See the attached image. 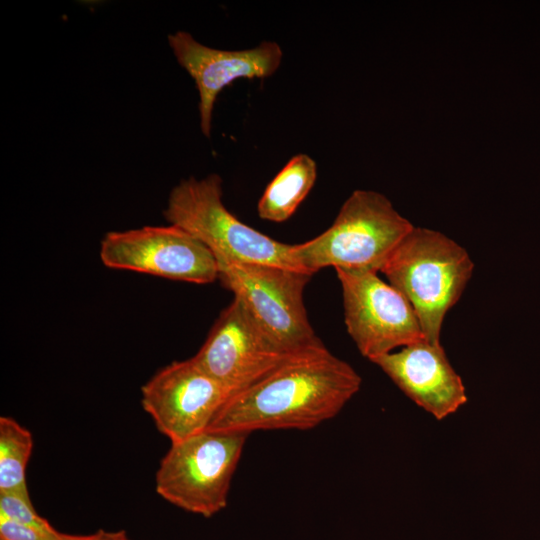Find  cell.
Masks as SVG:
<instances>
[{
    "mask_svg": "<svg viewBox=\"0 0 540 540\" xmlns=\"http://www.w3.org/2000/svg\"><path fill=\"white\" fill-rule=\"evenodd\" d=\"M354 368L325 345L288 355L232 395L208 427L214 432L307 430L334 418L360 390Z\"/></svg>",
    "mask_w": 540,
    "mask_h": 540,
    "instance_id": "1",
    "label": "cell"
},
{
    "mask_svg": "<svg viewBox=\"0 0 540 540\" xmlns=\"http://www.w3.org/2000/svg\"><path fill=\"white\" fill-rule=\"evenodd\" d=\"M473 270L464 247L439 231L414 227L380 272L410 302L425 339L440 343L444 318L460 299Z\"/></svg>",
    "mask_w": 540,
    "mask_h": 540,
    "instance_id": "2",
    "label": "cell"
},
{
    "mask_svg": "<svg viewBox=\"0 0 540 540\" xmlns=\"http://www.w3.org/2000/svg\"><path fill=\"white\" fill-rule=\"evenodd\" d=\"M413 228L385 195L357 189L345 200L333 224L313 239L293 244V254L299 266L312 275L330 266L380 272Z\"/></svg>",
    "mask_w": 540,
    "mask_h": 540,
    "instance_id": "3",
    "label": "cell"
},
{
    "mask_svg": "<svg viewBox=\"0 0 540 540\" xmlns=\"http://www.w3.org/2000/svg\"><path fill=\"white\" fill-rule=\"evenodd\" d=\"M222 196V179L218 174L203 179L190 177L171 190L163 214L170 224L200 240L217 262L304 271L294 257L293 245L272 239L240 221L225 207Z\"/></svg>",
    "mask_w": 540,
    "mask_h": 540,
    "instance_id": "4",
    "label": "cell"
},
{
    "mask_svg": "<svg viewBox=\"0 0 540 540\" xmlns=\"http://www.w3.org/2000/svg\"><path fill=\"white\" fill-rule=\"evenodd\" d=\"M247 436L206 430L171 443L155 475L156 492L187 512L206 518L219 513Z\"/></svg>",
    "mask_w": 540,
    "mask_h": 540,
    "instance_id": "5",
    "label": "cell"
},
{
    "mask_svg": "<svg viewBox=\"0 0 540 540\" xmlns=\"http://www.w3.org/2000/svg\"><path fill=\"white\" fill-rule=\"evenodd\" d=\"M217 263L223 286L244 303L287 354L323 345L308 320L303 300L312 274L273 265Z\"/></svg>",
    "mask_w": 540,
    "mask_h": 540,
    "instance_id": "6",
    "label": "cell"
},
{
    "mask_svg": "<svg viewBox=\"0 0 540 540\" xmlns=\"http://www.w3.org/2000/svg\"><path fill=\"white\" fill-rule=\"evenodd\" d=\"M335 271L342 289L347 332L365 358L372 361L425 339L410 302L378 272Z\"/></svg>",
    "mask_w": 540,
    "mask_h": 540,
    "instance_id": "7",
    "label": "cell"
},
{
    "mask_svg": "<svg viewBox=\"0 0 540 540\" xmlns=\"http://www.w3.org/2000/svg\"><path fill=\"white\" fill-rule=\"evenodd\" d=\"M100 259L111 269L195 284H209L219 277L210 249L172 224L109 232L101 241Z\"/></svg>",
    "mask_w": 540,
    "mask_h": 540,
    "instance_id": "8",
    "label": "cell"
},
{
    "mask_svg": "<svg viewBox=\"0 0 540 540\" xmlns=\"http://www.w3.org/2000/svg\"><path fill=\"white\" fill-rule=\"evenodd\" d=\"M288 355L234 297L193 359L234 395L268 374Z\"/></svg>",
    "mask_w": 540,
    "mask_h": 540,
    "instance_id": "9",
    "label": "cell"
},
{
    "mask_svg": "<svg viewBox=\"0 0 540 540\" xmlns=\"http://www.w3.org/2000/svg\"><path fill=\"white\" fill-rule=\"evenodd\" d=\"M231 393L193 357L157 371L141 388V404L171 443L206 431Z\"/></svg>",
    "mask_w": 540,
    "mask_h": 540,
    "instance_id": "10",
    "label": "cell"
},
{
    "mask_svg": "<svg viewBox=\"0 0 540 540\" xmlns=\"http://www.w3.org/2000/svg\"><path fill=\"white\" fill-rule=\"evenodd\" d=\"M178 63L194 79L199 92L202 133L209 137L214 104L219 93L239 78H266L279 68L283 52L278 43L263 41L254 48L220 50L178 31L168 37Z\"/></svg>",
    "mask_w": 540,
    "mask_h": 540,
    "instance_id": "11",
    "label": "cell"
},
{
    "mask_svg": "<svg viewBox=\"0 0 540 540\" xmlns=\"http://www.w3.org/2000/svg\"><path fill=\"white\" fill-rule=\"evenodd\" d=\"M377 365L414 403L437 420L456 413L467 402L461 377L441 343L422 340L376 357Z\"/></svg>",
    "mask_w": 540,
    "mask_h": 540,
    "instance_id": "12",
    "label": "cell"
},
{
    "mask_svg": "<svg viewBox=\"0 0 540 540\" xmlns=\"http://www.w3.org/2000/svg\"><path fill=\"white\" fill-rule=\"evenodd\" d=\"M317 165L307 154L293 156L264 190L257 205L261 219L281 223L288 220L313 188Z\"/></svg>",
    "mask_w": 540,
    "mask_h": 540,
    "instance_id": "13",
    "label": "cell"
},
{
    "mask_svg": "<svg viewBox=\"0 0 540 540\" xmlns=\"http://www.w3.org/2000/svg\"><path fill=\"white\" fill-rule=\"evenodd\" d=\"M33 448L31 432L8 416L0 417V492L30 497L26 468Z\"/></svg>",
    "mask_w": 540,
    "mask_h": 540,
    "instance_id": "14",
    "label": "cell"
},
{
    "mask_svg": "<svg viewBox=\"0 0 540 540\" xmlns=\"http://www.w3.org/2000/svg\"><path fill=\"white\" fill-rule=\"evenodd\" d=\"M0 515L19 524L52 532L56 529L33 507L30 497L17 493L0 492Z\"/></svg>",
    "mask_w": 540,
    "mask_h": 540,
    "instance_id": "15",
    "label": "cell"
},
{
    "mask_svg": "<svg viewBox=\"0 0 540 540\" xmlns=\"http://www.w3.org/2000/svg\"><path fill=\"white\" fill-rule=\"evenodd\" d=\"M60 532L35 529L0 515V540H60Z\"/></svg>",
    "mask_w": 540,
    "mask_h": 540,
    "instance_id": "16",
    "label": "cell"
},
{
    "mask_svg": "<svg viewBox=\"0 0 540 540\" xmlns=\"http://www.w3.org/2000/svg\"><path fill=\"white\" fill-rule=\"evenodd\" d=\"M59 538L60 540H129L124 530L110 532L102 529L88 535H74L60 532Z\"/></svg>",
    "mask_w": 540,
    "mask_h": 540,
    "instance_id": "17",
    "label": "cell"
}]
</instances>
